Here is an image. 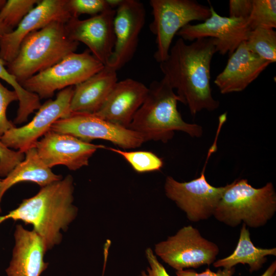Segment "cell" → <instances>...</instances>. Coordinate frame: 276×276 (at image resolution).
I'll return each mask as SVG.
<instances>
[{"label": "cell", "instance_id": "6da1fadb", "mask_svg": "<svg viewBox=\"0 0 276 276\" xmlns=\"http://www.w3.org/2000/svg\"><path fill=\"white\" fill-rule=\"evenodd\" d=\"M217 40L199 38L187 44L181 38L171 47L168 56L159 63L160 69L180 102L187 105L192 116L219 106L211 87V64L217 53Z\"/></svg>", "mask_w": 276, "mask_h": 276}, {"label": "cell", "instance_id": "7a4b0ae2", "mask_svg": "<svg viewBox=\"0 0 276 276\" xmlns=\"http://www.w3.org/2000/svg\"><path fill=\"white\" fill-rule=\"evenodd\" d=\"M74 179L71 175L41 187L33 197L24 199L17 208L0 216V224L12 219L33 225L43 239L47 251L62 241L65 232L76 218L74 205Z\"/></svg>", "mask_w": 276, "mask_h": 276}, {"label": "cell", "instance_id": "3957f363", "mask_svg": "<svg viewBox=\"0 0 276 276\" xmlns=\"http://www.w3.org/2000/svg\"><path fill=\"white\" fill-rule=\"evenodd\" d=\"M178 101L180 102L179 97L165 77L153 81L128 128L141 134L145 142L167 143L176 131L185 132L192 137H201L202 127L183 120L177 109Z\"/></svg>", "mask_w": 276, "mask_h": 276}, {"label": "cell", "instance_id": "277c9868", "mask_svg": "<svg viewBox=\"0 0 276 276\" xmlns=\"http://www.w3.org/2000/svg\"><path fill=\"white\" fill-rule=\"evenodd\" d=\"M79 44L69 37L65 23L52 21L24 39L7 69L20 84L75 52Z\"/></svg>", "mask_w": 276, "mask_h": 276}, {"label": "cell", "instance_id": "5b68a950", "mask_svg": "<svg viewBox=\"0 0 276 276\" xmlns=\"http://www.w3.org/2000/svg\"><path fill=\"white\" fill-rule=\"evenodd\" d=\"M276 212V193L271 182L256 188L246 179L227 184L213 216L231 227L241 223L252 228L265 225Z\"/></svg>", "mask_w": 276, "mask_h": 276}, {"label": "cell", "instance_id": "8992f818", "mask_svg": "<svg viewBox=\"0 0 276 276\" xmlns=\"http://www.w3.org/2000/svg\"><path fill=\"white\" fill-rule=\"evenodd\" d=\"M219 133L208 150L200 176L187 182H179L172 176L166 177L164 185L166 196L186 214L192 222L205 220L213 216L227 185L216 187L206 180L205 172L211 155L217 150Z\"/></svg>", "mask_w": 276, "mask_h": 276}, {"label": "cell", "instance_id": "52a82bcc", "mask_svg": "<svg viewBox=\"0 0 276 276\" xmlns=\"http://www.w3.org/2000/svg\"><path fill=\"white\" fill-rule=\"evenodd\" d=\"M153 19L149 26L156 36L154 54L159 63L168 56L175 35L192 21H204L211 15L210 7L194 0H151Z\"/></svg>", "mask_w": 276, "mask_h": 276}, {"label": "cell", "instance_id": "ba28073f", "mask_svg": "<svg viewBox=\"0 0 276 276\" xmlns=\"http://www.w3.org/2000/svg\"><path fill=\"white\" fill-rule=\"evenodd\" d=\"M104 67L89 50L81 53L73 52L20 84L26 90L36 94L40 99L50 98L56 90L75 86Z\"/></svg>", "mask_w": 276, "mask_h": 276}, {"label": "cell", "instance_id": "9c48e42d", "mask_svg": "<svg viewBox=\"0 0 276 276\" xmlns=\"http://www.w3.org/2000/svg\"><path fill=\"white\" fill-rule=\"evenodd\" d=\"M154 252L177 271L213 264L219 248L216 243L204 238L197 228L189 225L156 244Z\"/></svg>", "mask_w": 276, "mask_h": 276}, {"label": "cell", "instance_id": "30bf717a", "mask_svg": "<svg viewBox=\"0 0 276 276\" xmlns=\"http://www.w3.org/2000/svg\"><path fill=\"white\" fill-rule=\"evenodd\" d=\"M50 130L88 143L97 139L105 140L124 149L136 148L146 142L140 133L89 113H71L56 121Z\"/></svg>", "mask_w": 276, "mask_h": 276}, {"label": "cell", "instance_id": "8fae6325", "mask_svg": "<svg viewBox=\"0 0 276 276\" xmlns=\"http://www.w3.org/2000/svg\"><path fill=\"white\" fill-rule=\"evenodd\" d=\"M73 91V86L60 90L55 99L49 100L41 105L30 122L7 131L1 138L2 142L8 148L24 153L34 147L39 139L50 130L56 121L70 114Z\"/></svg>", "mask_w": 276, "mask_h": 276}, {"label": "cell", "instance_id": "7c38bea8", "mask_svg": "<svg viewBox=\"0 0 276 276\" xmlns=\"http://www.w3.org/2000/svg\"><path fill=\"white\" fill-rule=\"evenodd\" d=\"M210 16L203 22L189 24L176 34L185 41L212 38L217 40V52L223 55L232 54L245 41L251 30L247 18L224 17L220 15L210 4Z\"/></svg>", "mask_w": 276, "mask_h": 276}, {"label": "cell", "instance_id": "4fadbf2b", "mask_svg": "<svg viewBox=\"0 0 276 276\" xmlns=\"http://www.w3.org/2000/svg\"><path fill=\"white\" fill-rule=\"evenodd\" d=\"M145 18L146 10L142 3L136 0H123L116 10L113 23L115 43L112 54L105 66L117 71L131 60Z\"/></svg>", "mask_w": 276, "mask_h": 276}, {"label": "cell", "instance_id": "5bb4252c", "mask_svg": "<svg viewBox=\"0 0 276 276\" xmlns=\"http://www.w3.org/2000/svg\"><path fill=\"white\" fill-rule=\"evenodd\" d=\"M35 147L48 167L63 165L72 171L88 166L89 159L98 149L106 148L103 145L94 144L52 130L38 140Z\"/></svg>", "mask_w": 276, "mask_h": 276}, {"label": "cell", "instance_id": "9a60e30c", "mask_svg": "<svg viewBox=\"0 0 276 276\" xmlns=\"http://www.w3.org/2000/svg\"><path fill=\"white\" fill-rule=\"evenodd\" d=\"M67 0H41L24 17L12 31L0 39V59L5 65L16 57L20 44L30 33L39 30L52 21L66 23L72 16Z\"/></svg>", "mask_w": 276, "mask_h": 276}, {"label": "cell", "instance_id": "2e32d148", "mask_svg": "<svg viewBox=\"0 0 276 276\" xmlns=\"http://www.w3.org/2000/svg\"><path fill=\"white\" fill-rule=\"evenodd\" d=\"M115 14L116 10L109 9L84 20L72 17L65 23L69 37L85 44L93 55L104 66L110 59L114 46Z\"/></svg>", "mask_w": 276, "mask_h": 276}, {"label": "cell", "instance_id": "e0dca14e", "mask_svg": "<svg viewBox=\"0 0 276 276\" xmlns=\"http://www.w3.org/2000/svg\"><path fill=\"white\" fill-rule=\"evenodd\" d=\"M270 64L251 52L244 41L229 55L225 67L216 76L214 83L222 94L242 91Z\"/></svg>", "mask_w": 276, "mask_h": 276}, {"label": "cell", "instance_id": "ac0fdd59", "mask_svg": "<svg viewBox=\"0 0 276 276\" xmlns=\"http://www.w3.org/2000/svg\"><path fill=\"white\" fill-rule=\"evenodd\" d=\"M148 87L131 78L118 81L97 117L128 128L133 117L145 100Z\"/></svg>", "mask_w": 276, "mask_h": 276}, {"label": "cell", "instance_id": "d6986e66", "mask_svg": "<svg viewBox=\"0 0 276 276\" xmlns=\"http://www.w3.org/2000/svg\"><path fill=\"white\" fill-rule=\"evenodd\" d=\"M12 258L6 269L7 276H40L49 266L44 260L47 250L42 238L33 229L16 225Z\"/></svg>", "mask_w": 276, "mask_h": 276}, {"label": "cell", "instance_id": "ffe728a7", "mask_svg": "<svg viewBox=\"0 0 276 276\" xmlns=\"http://www.w3.org/2000/svg\"><path fill=\"white\" fill-rule=\"evenodd\" d=\"M118 82L117 71L104 67L74 87L71 113L94 114L104 104Z\"/></svg>", "mask_w": 276, "mask_h": 276}, {"label": "cell", "instance_id": "44dd1931", "mask_svg": "<svg viewBox=\"0 0 276 276\" xmlns=\"http://www.w3.org/2000/svg\"><path fill=\"white\" fill-rule=\"evenodd\" d=\"M24 159L19 163L4 179H2L0 199L6 192L16 183L30 181L41 187L63 178L55 174L41 159L34 147L25 152Z\"/></svg>", "mask_w": 276, "mask_h": 276}, {"label": "cell", "instance_id": "7402d4cb", "mask_svg": "<svg viewBox=\"0 0 276 276\" xmlns=\"http://www.w3.org/2000/svg\"><path fill=\"white\" fill-rule=\"evenodd\" d=\"M246 225L242 223L239 239L234 252L229 256L215 261V267L230 269L238 264H247L250 272L261 269L268 256H276V248H261L255 246Z\"/></svg>", "mask_w": 276, "mask_h": 276}, {"label": "cell", "instance_id": "603a6c76", "mask_svg": "<svg viewBox=\"0 0 276 276\" xmlns=\"http://www.w3.org/2000/svg\"><path fill=\"white\" fill-rule=\"evenodd\" d=\"M5 66L4 62L0 59V78L10 85L18 95V107L13 123L20 124L27 121L30 114L40 108V99L36 94L24 88Z\"/></svg>", "mask_w": 276, "mask_h": 276}, {"label": "cell", "instance_id": "cb8c5ba5", "mask_svg": "<svg viewBox=\"0 0 276 276\" xmlns=\"http://www.w3.org/2000/svg\"><path fill=\"white\" fill-rule=\"evenodd\" d=\"M249 49L271 63L276 61V32L273 29L250 30L245 41Z\"/></svg>", "mask_w": 276, "mask_h": 276}, {"label": "cell", "instance_id": "d4e9b609", "mask_svg": "<svg viewBox=\"0 0 276 276\" xmlns=\"http://www.w3.org/2000/svg\"><path fill=\"white\" fill-rule=\"evenodd\" d=\"M106 149L121 155L138 173L159 171L164 165L162 158L151 151H128L111 147Z\"/></svg>", "mask_w": 276, "mask_h": 276}, {"label": "cell", "instance_id": "484cf974", "mask_svg": "<svg viewBox=\"0 0 276 276\" xmlns=\"http://www.w3.org/2000/svg\"><path fill=\"white\" fill-rule=\"evenodd\" d=\"M250 30L276 28V1L252 0V9L247 18Z\"/></svg>", "mask_w": 276, "mask_h": 276}, {"label": "cell", "instance_id": "4316f807", "mask_svg": "<svg viewBox=\"0 0 276 276\" xmlns=\"http://www.w3.org/2000/svg\"><path fill=\"white\" fill-rule=\"evenodd\" d=\"M39 0H8L0 10V21L10 32L14 30Z\"/></svg>", "mask_w": 276, "mask_h": 276}, {"label": "cell", "instance_id": "83f0119b", "mask_svg": "<svg viewBox=\"0 0 276 276\" xmlns=\"http://www.w3.org/2000/svg\"><path fill=\"white\" fill-rule=\"evenodd\" d=\"M66 6L72 17L75 18L82 14L93 16L111 9L106 0H67Z\"/></svg>", "mask_w": 276, "mask_h": 276}, {"label": "cell", "instance_id": "f1b7e54d", "mask_svg": "<svg viewBox=\"0 0 276 276\" xmlns=\"http://www.w3.org/2000/svg\"><path fill=\"white\" fill-rule=\"evenodd\" d=\"M18 101L15 90H11L0 82V137L7 131L16 127L13 122L7 117L6 111L9 105L14 101Z\"/></svg>", "mask_w": 276, "mask_h": 276}, {"label": "cell", "instance_id": "f546056e", "mask_svg": "<svg viewBox=\"0 0 276 276\" xmlns=\"http://www.w3.org/2000/svg\"><path fill=\"white\" fill-rule=\"evenodd\" d=\"M0 137V177H5L25 158V153L7 147Z\"/></svg>", "mask_w": 276, "mask_h": 276}, {"label": "cell", "instance_id": "4dcf8cb0", "mask_svg": "<svg viewBox=\"0 0 276 276\" xmlns=\"http://www.w3.org/2000/svg\"><path fill=\"white\" fill-rule=\"evenodd\" d=\"M145 254L149 266L146 270L142 271L139 276H170L158 261L151 248L146 249Z\"/></svg>", "mask_w": 276, "mask_h": 276}, {"label": "cell", "instance_id": "1f68e13d", "mask_svg": "<svg viewBox=\"0 0 276 276\" xmlns=\"http://www.w3.org/2000/svg\"><path fill=\"white\" fill-rule=\"evenodd\" d=\"M229 17L247 19L251 9L252 0H229Z\"/></svg>", "mask_w": 276, "mask_h": 276}, {"label": "cell", "instance_id": "d6a6232c", "mask_svg": "<svg viewBox=\"0 0 276 276\" xmlns=\"http://www.w3.org/2000/svg\"><path fill=\"white\" fill-rule=\"evenodd\" d=\"M235 272V268L219 269L217 272H213L210 268H207L202 272L198 273L192 269H183L176 271L177 276H233Z\"/></svg>", "mask_w": 276, "mask_h": 276}, {"label": "cell", "instance_id": "836d02e7", "mask_svg": "<svg viewBox=\"0 0 276 276\" xmlns=\"http://www.w3.org/2000/svg\"><path fill=\"white\" fill-rule=\"evenodd\" d=\"M276 271V262L273 261L260 276H273Z\"/></svg>", "mask_w": 276, "mask_h": 276}, {"label": "cell", "instance_id": "e575fe53", "mask_svg": "<svg viewBox=\"0 0 276 276\" xmlns=\"http://www.w3.org/2000/svg\"><path fill=\"white\" fill-rule=\"evenodd\" d=\"M123 0H106V2L109 7L113 9V8H117L120 4L122 3Z\"/></svg>", "mask_w": 276, "mask_h": 276}, {"label": "cell", "instance_id": "d590c367", "mask_svg": "<svg viewBox=\"0 0 276 276\" xmlns=\"http://www.w3.org/2000/svg\"><path fill=\"white\" fill-rule=\"evenodd\" d=\"M10 32V31L0 21V39L5 34Z\"/></svg>", "mask_w": 276, "mask_h": 276}, {"label": "cell", "instance_id": "8d00e7d4", "mask_svg": "<svg viewBox=\"0 0 276 276\" xmlns=\"http://www.w3.org/2000/svg\"><path fill=\"white\" fill-rule=\"evenodd\" d=\"M6 3V1L5 0H0V10L2 9V8L4 6Z\"/></svg>", "mask_w": 276, "mask_h": 276}, {"label": "cell", "instance_id": "74e56055", "mask_svg": "<svg viewBox=\"0 0 276 276\" xmlns=\"http://www.w3.org/2000/svg\"><path fill=\"white\" fill-rule=\"evenodd\" d=\"M1 183H2V179H0V190H1ZM1 200L0 199V203H1ZM2 212V209L0 205V213Z\"/></svg>", "mask_w": 276, "mask_h": 276}, {"label": "cell", "instance_id": "f35d334b", "mask_svg": "<svg viewBox=\"0 0 276 276\" xmlns=\"http://www.w3.org/2000/svg\"><path fill=\"white\" fill-rule=\"evenodd\" d=\"M273 276H276V273H275Z\"/></svg>", "mask_w": 276, "mask_h": 276}]
</instances>
